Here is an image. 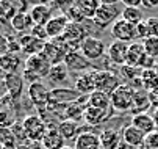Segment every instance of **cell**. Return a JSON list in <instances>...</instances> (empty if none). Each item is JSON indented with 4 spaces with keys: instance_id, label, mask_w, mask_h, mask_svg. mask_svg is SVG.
Segmentation results:
<instances>
[{
    "instance_id": "cell-1",
    "label": "cell",
    "mask_w": 158,
    "mask_h": 149,
    "mask_svg": "<svg viewBox=\"0 0 158 149\" xmlns=\"http://www.w3.org/2000/svg\"><path fill=\"white\" fill-rule=\"evenodd\" d=\"M50 69H52V65L46 60V57L42 53L31 55L24 63L22 77H24L25 82H28V85H31V83L41 82L42 79H47Z\"/></svg>"
},
{
    "instance_id": "cell-2",
    "label": "cell",
    "mask_w": 158,
    "mask_h": 149,
    "mask_svg": "<svg viewBox=\"0 0 158 149\" xmlns=\"http://www.w3.org/2000/svg\"><path fill=\"white\" fill-rule=\"evenodd\" d=\"M135 94H136L135 88H131L127 83H121L116 88V91L110 96L111 107L114 109V112H130L133 107Z\"/></svg>"
},
{
    "instance_id": "cell-3",
    "label": "cell",
    "mask_w": 158,
    "mask_h": 149,
    "mask_svg": "<svg viewBox=\"0 0 158 149\" xmlns=\"http://www.w3.org/2000/svg\"><path fill=\"white\" fill-rule=\"evenodd\" d=\"M121 14H122V11L118 3H102L100 2V8L97 10V13L93 19V24L97 28L103 30L108 25H113L118 19H121L119 17Z\"/></svg>"
},
{
    "instance_id": "cell-4",
    "label": "cell",
    "mask_w": 158,
    "mask_h": 149,
    "mask_svg": "<svg viewBox=\"0 0 158 149\" xmlns=\"http://www.w3.org/2000/svg\"><path fill=\"white\" fill-rule=\"evenodd\" d=\"M69 47H67V44L61 39H50L47 41L46 44H44V49H42V55L46 57V60L50 63L52 66L55 65H61V63H64V58L66 55L69 53Z\"/></svg>"
},
{
    "instance_id": "cell-5",
    "label": "cell",
    "mask_w": 158,
    "mask_h": 149,
    "mask_svg": "<svg viewBox=\"0 0 158 149\" xmlns=\"http://www.w3.org/2000/svg\"><path fill=\"white\" fill-rule=\"evenodd\" d=\"M88 36H91V35H89V32L86 30V27L83 24H72V22H69V25H67L64 35L61 36V39L67 44L69 50H80L83 41Z\"/></svg>"
},
{
    "instance_id": "cell-6",
    "label": "cell",
    "mask_w": 158,
    "mask_h": 149,
    "mask_svg": "<svg viewBox=\"0 0 158 149\" xmlns=\"http://www.w3.org/2000/svg\"><path fill=\"white\" fill-rule=\"evenodd\" d=\"M22 126H24V130L27 134V138L31 141H42V138L47 134V126L41 119L39 115H28L22 119Z\"/></svg>"
},
{
    "instance_id": "cell-7",
    "label": "cell",
    "mask_w": 158,
    "mask_h": 149,
    "mask_svg": "<svg viewBox=\"0 0 158 149\" xmlns=\"http://www.w3.org/2000/svg\"><path fill=\"white\" fill-rule=\"evenodd\" d=\"M50 91L52 90H49L47 85L44 82H36V83L28 85L27 94H28L31 105H35V109L42 110V109H46L50 102Z\"/></svg>"
},
{
    "instance_id": "cell-8",
    "label": "cell",
    "mask_w": 158,
    "mask_h": 149,
    "mask_svg": "<svg viewBox=\"0 0 158 149\" xmlns=\"http://www.w3.org/2000/svg\"><path fill=\"white\" fill-rule=\"evenodd\" d=\"M94 79H96V90L108 96H111L121 85V79L114 72L108 71H94Z\"/></svg>"
},
{
    "instance_id": "cell-9",
    "label": "cell",
    "mask_w": 158,
    "mask_h": 149,
    "mask_svg": "<svg viewBox=\"0 0 158 149\" xmlns=\"http://www.w3.org/2000/svg\"><path fill=\"white\" fill-rule=\"evenodd\" d=\"M111 36L114 38V41L131 44V42H135V38H138L136 36V27L128 24L124 19H118L116 22L111 25Z\"/></svg>"
},
{
    "instance_id": "cell-10",
    "label": "cell",
    "mask_w": 158,
    "mask_h": 149,
    "mask_svg": "<svg viewBox=\"0 0 158 149\" xmlns=\"http://www.w3.org/2000/svg\"><path fill=\"white\" fill-rule=\"evenodd\" d=\"M106 46H105V42L96 36H88L85 41H83V44L80 47L81 53L89 60V61H96L99 58H102L105 53H106Z\"/></svg>"
},
{
    "instance_id": "cell-11",
    "label": "cell",
    "mask_w": 158,
    "mask_h": 149,
    "mask_svg": "<svg viewBox=\"0 0 158 149\" xmlns=\"http://www.w3.org/2000/svg\"><path fill=\"white\" fill-rule=\"evenodd\" d=\"M114 115V109L110 107V109H93V107H88L85 110V121L88 126H102L106 121H110Z\"/></svg>"
},
{
    "instance_id": "cell-12",
    "label": "cell",
    "mask_w": 158,
    "mask_h": 149,
    "mask_svg": "<svg viewBox=\"0 0 158 149\" xmlns=\"http://www.w3.org/2000/svg\"><path fill=\"white\" fill-rule=\"evenodd\" d=\"M64 66L69 69V72H83L93 66V63L89 61L81 52L78 50H71L64 58Z\"/></svg>"
},
{
    "instance_id": "cell-13",
    "label": "cell",
    "mask_w": 158,
    "mask_h": 149,
    "mask_svg": "<svg viewBox=\"0 0 158 149\" xmlns=\"http://www.w3.org/2000/svg\"><path fill=\"white\" fill-rule=\"evenodd\" d=\"M128 47L130 44L127 42H121V41H113L106 49V57L111 60L113 65L116 66H124L127 63V55H128Z\"/></svg>"
},
{
    "instance_id": "cell-14",
    "label": "cell",
    "mask_w": 158,
    "mask_h": 149,
    "mask_svg": "<svg viewBox=\"0 0 158 149\" xmlns=\"http://www.w3.org/2000/svg\"><path fill=\"white\" fill-rule=\"evenodd\" d=\"M3 83H5L8 96H11L17 102L22 97V94H24L25 80H24V77H22V74H19V72L17 74H8V75H5Z\"/></svg>"
},
{
    "instance_id": "cell-15",
    "label": "cell",
    "mask_w": 158,
    "mask_h": 149,
    "mask_svg": "<svg viewBox=\"0 0 158 149\" xmlns=\"http://www.w3.org/2000/svg\"><path fill=\"white\" fill-rule=\"evenodd\" d=\"M67 25H69V19H67L64 14H55L46 25V30H47V36H49V41L50 39H58L64 35Z\"/></svg>"
},
{
    "instance_id": "cell-16",
    "label": "cell",
    "mask_w": 158,
    "mask_h": 149,
    "mask_svg": "<svg viewBox=\"0 0 158 149\" xmlns=\"http://www.w3.org/2000/svg\"><path fill=\"white\" fill-rule=\"evenodd\" d=\"M74 90L78 91L81 96H89L91 93L97 91L96 90V79H94V71L85 72L75 77L74 80Z\"/></svg>"
},
{
    "instance_id": "cell-17",
    "label": "cell",
    "mask_w": 158,
    "mask_h": 149,
    "mask_svg": "<svg viewBox=\"0 0 158 149\" xmlns=\"http://www.w3.org/2000/svg\"><path fill=\"white\" fill-rule=\"evenodd\" d=\"M146 137H147L146 134H143L139 129H136V127L131 126V124L125 126L124 129H122V141H124L127 146L135 147V149L144 146Z\"/></svg>"
},
{
    "instance_id": "cell-18",
    "label": "cell",
    "mask_w": 158,
    "mask_h": 149,
    "mask_svg": "<svg viewBox=\"0 0 158 149\" xmlns=\"http://www.w3.org/2000/svg\"><path fill=\"white\" fill-rule=\"evenodd\" d=\"M80 93L75 91L74 88H53L50 91V100L56 102V104H61V105H71V104H75L78 99H80Z\"/></svg>"
},
{
    "instance_id": "cell-19",
    "label": "cell",
    "mask_w": 158,
    "mask_h": 149,
    "mask_svg": "<svg viewBox=\"0 0 158 149\" xmlns=\"http://www.w3.org/2000/svg\"><path fill=\"white\" fill-rule=\"evenodd\" d=\"M53 11L50 10L49 5L46 3H38V5H33L28 11L31 20H33V25H41V27H46L47 22L53 17L52 14Z\"/></svg>"
},
{
    "instance_id": "cell-20",
    "label": "cell",
    "mask_w": 158,
    "mask_h": 149,
    "mask_svg": "<svg viewBox=\"0 0 158 149\" xmlns=\"http://www.w3.org/2000/svg\"><path fill=\"white\" fill-rule=\"evenodd\" d=\"M74 147L75 149H100V137L96 132H88L81 130L78 137L74 140Z\"/></svg>"
},
{
    "instance_id": "cell-21",
    "label": "cell",
    "mask_w": 158,
    "mask_h": 149,
    "mask_svg": "<svg viewBox=\"0 0 158 149\" xmlns=\"http://www.w3.org/2000/svg\"><path fill=\"white\" fill-rule=\"evenodd\" d=\"M17 42H19V46H20V50H22V52H25L28 57L41 53L42 49H44V44H46L44 41H39V39L33 38L30 33L22 35V36L17 39Z\"/></svg>"
},
{
    "instance_id": "cell-22",
    "label": "cell",
    "mask_w": 158,
    "mask_h": 149,
    "mask_svg": "<svg viewBox=\"0 0 158 149\" xmlns=\"http://www.w3.org/2000/svg\"><path fill=\"white\" fill-rule=\"evenodd\" d=\"M131 126H135L136 129H139L143 134L149 135L152 132L156 130V126H155V119L152 115L149 113H139V115H135L131 116Z\"/></svg>"
},
{
    "instance_id": "cell-23",
    "label": "cell",
    "mask_w": 158,
    "mask_h": 149,
    "mask_svg": "<svg viewBox=\"0 0 158 149\" xmlns=\"http://www.w3.org/2000/svg\"><path fill=\"white\" fill-rule=\"evenodd\" d=\"M69 75H71L69 69L64 66V63H61V65L52 66V69L47 75V80H49L50 85H53V87L61 88V85H64L67 80H69Z\"/></svg>"
},
{
    "instance_id": "cell-24",
    "label": "cell",
    "mask_w": 158,
    "mask_h": 149,
    "mask_svg": "<svg viewBox=\"0 0 158 149\" xmlns=\"http://www.w3.org/2000/svg\"><path fill=\"white\" fill-rule=\"evenodd\" d=\"M20 65H22V61H20V58L16 53L6 52L3 55H0V69L3 71L5 75H8V74H17Z\"/></svg>"
},
{
    "instance_id": "cell-25",
    "label": "cell",
    "mask_w": 158,
    "mask_h": 149,
    "mask_svg": "<svg viewBox=\"0 0 158 149\" xmlns=\"http://www.w3.org/2000/svg\"><path fill=\"white\" fill-rule=\"evenodd\" d=\"M99 137L102 149H118L122 143V134H119L114 129H105L102 134H99Z\"/></svg>"
},
{
    "instance_id": "cell-26",
    "label": "cell",
    "mask_w": 158,
    "mask_h": 149,
    "mask_svg": "<svg viewBox=\"0 0 158 149\" xmlns=\"http://www.w3.org/2000/svg\"><path fill=\"white\" fill-rule=\"evenodd\" d=\"M146 57V50H144V46L143 42H138L135 41L130 44L128 47V55H127V66H133V68H139V63L141 60Z\"/></svg>"
},
{
    "instance_id": "cell-27",
    "label": "cell",
    "mask_w": 158,
    "mask_h": 149,
    "mask_svg": "<svg viewBox=\"0 0 158 149\" xmlns=\"http://www.w3.org/2000/svg\"><path fill=\"white\" fill-rule=\"evenodd\" d=\"M10 25H11V28H13L14 32H19V33L28 32V33H30V30H31V27H33V20H31V17H30L28 13H17V14L11 19Z\"/></svg>"
},
{
    "instance_id": "cell-28",
    "label": "cell",
    "mask_w": 158,
    "mask_h": 149,
    "mask_svg": "<svg viewBox=\"0 0 158 149\" xmlns=\"http://www.w3.org/2000/svg\"><path fill=\"white\" fill-rule=\"evenodd\" d=\"M64 138L60 135L58 129H49L46 137L42 138L41 144L44 149H63L66 144H64Z\"/></svg>"
},
{
    "instance_id": "cell-29",
    "label": "cell",
    "mask_w": 158,
    "mask_h": 149,
    "mask_svg": "<svg viewBox=\"0 0 158 149\" xmlns=\"http://www.w3.org/2000/svg\"><path fill=\"white\" fill-rule=\"evenodd\" d=\"M150 97L149 94L144 91V90H139L135 94V100H133V107L130 112H133V116L135 115H139V113H147V110L150 109Z\"/></svg>"
},
{
    "instance_id": "cell-30",
    "label": "cell",
    "mask_w": 158,
    "mask_h": 149,
    "mask_svg": "<svg viewBox=\"0 0 158 149\" xmlns=\"http://www.w3.org/2000/svg\"><path fill=\"white\" fill-rule=\"evenodd\" d=\"M58 132L64 140H75L80 134V127L77 122L69 121V119H61V122L58 124Z\"/></svg>"
},
{
    "instance_id": "cell-31",
    "label": "cell",
    "mask_w": 158,
    "mask_h": 149,
    "mask_svg": "<svg viewBox=\"0 0 158 149\" xmlns=\"http://www.w3.org/2000/svg\"><path fill=\"white\" fill-rule=\"evenodd\" d=\"M88 107L93 109H110L111 107V97L102 91H94L88 97Z\"/></svg>"
},
{
    "instance_id": "cell-32",
    "label": "cell",
    "mask_w": 158,
    "mask_h": 149,
    "mask_svg": "<svg viewBox=\"0 0 158 149\" xmlns=\"http://www.w3.org/2000/svg\"><path fill=\"white\" fill-rule=\"evenodd\" d=\"M75 5L80 8V11L85 14L86 19H94L97 10L100 8V2H97V0H77Z\"/></svg>"
},
{
    "instance_id": "cell-33",
    "label": "cell",
    "mask_w": 158,
    "mask_h": 149,
    "mask_svg": "<svg viewBox=\"0 0 158 149\" xmlns=\"http://www.w3.org/2000/svg\"><path fill=\"white\" fill-rule=\"evenodd\" d=\"M121 19L127 20L128 24H131V25L136 27L139 22H143V20H144V14H143L141 8H128V6H125V8L122 10Z\"/></svg>"
},
{
    "instance_id": "cell-34",
    "label": "cell",
    "mask_w": 158,
    "mask_h": 149,
    "mask_svg": "<svg viewBox=\"0 0 158 149\" xmlns=\"http://www.w3.org/2000/svg\"><path fill=\"white\" fill-rule=\"evenodd\" d=\"M141 82L144 90L153 91L158 88V69H146L141 72Z\"/></svg>"
},
{
    "instance_id": "cell-35",
    "label": "cell",
    "mask_w": 158,
    "mask_h": 149,
    "mask_svg": "<svg viewBox=\"0 0 158 149\" xmlns=\"http://www.w3.org/2000/svg\"><path fill=\"white\" fill-rule=\"evenodd\" d=\"M64 119H69V121H74L78 124L81 119H85V109L81 105H78L77 102L67 105V109L64 112Z\"/></svg>"
},
{
    "instance_id": "cell-36",
    "label": "cell",
    "mask_w": 158,
    "mask_h": 149,
    "mask_svg": "<svg viewBox=\"0 0 158 149\" xmlns=\"http://www.w3.org/2000/svg\"><path fill=\"white\" fill-rule=\"evenodd\" d=\"M17 14L14 2H0V22L10 24L11 19Z\"/></svg>"
},
{
    "instance_id": "cell-37",
    "label": "cell",
    "mask_w": 158,
    "mask_h": 149,
    "mask_svg": "<svg viewBox=\"0 0 158 149\" xmlns=\"http://www.w3.org/2000/svg\"><path fill=\"white\" fill-rule=\"evenodd\" d=\"M0 143L3 147H17V140L11 130V127H2L0 129Z\"/></svg>"
},
{
    "instance_id": "cell-38",
    "label": "cell",
    "mask_w": 158,
    "mask_h": 149,
    "mask_svg": "<svg viewBox=\"0 0 158 149\" xmlns=\"http://www.w3.org/2000/svg\"><path fill=\"white\" fill-rule=\"evenodd\" d=\"M64 16L69 19V22H72V24H83L85 20H86V17H85V14L80 11V8L75 5V2L66 10V13H64Z\"/></svg>"
},
{
    "instance_id": "cell-39",
    "label": "cell",
    "mask_w": 158,
    "mask_h": 149,
    "mask_svg": "<svg viewBox=\"0 0 158 149\" xmlns=\"http://www.w3.org/2000/svg\"><path fill=\"white\" fill-rule=\"evenodd\" d=\"M143 46H144V50L149 57L152 58H158V38H149L146 41H143Z\"/></svg>"
},
{
    "instance_id": "cell-40",
    "label": "cell",
    "mask_w": 158,
    "mask_h": 149,
    "mask_svg": "<svg viewBox=\"0 0 158 149\" xmlns=\"http://www.w3.org/2000/svg\"><path fill=\"white\" fill-rule=\"evenodd\" d=\"M30 35L39 41H44V42H47L49 41V36H47V30L46 27H41V25H33L31 30H30Z\"/></svg>"
},
{
    "instance_id": "cell-41",
    "label": "cell",
    "mask_w": 158,
    "mask_h": 149,
    "mask_svg": "<svg viewBox=\"0 0 158 149\" xmlns=\"http://www.w3.org/2000/svg\"><path fill=\"white\" fill-rule=\"evenodd\" d=\"M136 36H138L139 39H143V41L152 38V36H150V32H149V27H147V22H146V19L136 25Z\"/></svg>"
},
{
    "instance_id": "cell-42",
    "label": "cell",
    "mask_w": 158,
    "mask_h": 149,
    "mask_svg": "<svg viewBox=\"0 0 158 149\" xmlns=\"http://www.w3.org/2000/svg\"><path fill=\"white\" fill-rule=\"evenodd\" d=\"M144 147L146 149H158V132H152L146 137V141H144Z\"/></svg>"
},
{
    "instance_id": "cell-43",
    "label": "cell",
    "mask_w": 158,
    "mask_h": 149,
    "mask_svg": "<svg viewBox=\"0 0 158 149\" xmlns=\"http://www.w3.org/2000/svg\"><path fill=\"white\" fill-rule=\"evenodd\" d=\"M146 22H147V27H149L150 36L158 38V17H147V19H146Z\"/></svg>"
},
{
    "instance_id": "cell-44",
    "label": "cell",
    "mask_w": 158,
    "mask_h": 149,
    "mask_svg": "<svg viewBox=\"0 0 158 149\" xmlns=\"http://www.w3.org/2000/svg\"><path fill=\"white\" fill-rule=\"evenodd\" d=\"M17 149H44L42 144L39 141H31V140H27L24 143L17 144Z\"/></svg>"
},
{
    "instance_id": "cell-45",
    "label": "cell",
    "mask_w": 158,
    "mask_h": 149,
    "mask_svg": "<svg viewBox=\"0 0 158 149\" xmlns=\"http://www.w3.org/2000/svg\"><path fill=\"white\" fill-rule=\"evenodd\" d=\"M143 6L144 8H155V6H158V0H143Z\"/></svg>"
},
{
    "instance_id": "cell-46",
    "label": "cell",
    "mask_w": 158,
    "mask_h": 149,
    "mask_svg": "<svg viewBox=\"0 0 158 149\" xmlns=\"http://www.w3.org/2000/svg\"><path fill=\"white\" fill-rule=\"evenodd\" d=\"M153 119H155V126H156V132H158V107L156 109H153Z\"/></svg>"
},
{
    "instance_id": "cell-47",
    "label": "cell",
    "mask_w": 158,
    "mask_h": 149,
    "mask_svg": "<svg viewBox=\"0 0 158 149\" xmlns=\"http://www.w3.org/2000/svg\"><path fill=\"white\" fill-rule=\"evenodd\" d=\"M63 149H75V147H71V146H64Z\"/></svg>"
},
{
    "instance_id": "cell-48",
    "label": "cell",
    "mask_w": 158,
    "mask_h": 149,
    "mask_svg": "<svg viewBox=\"0 0 158 149\" xmlns=\"http://www.w3.org/2000/svg\"><path fill=\"white\" fill-rule=\"evenodd\" d=\"M0 149H3V146H2V143H0Z\"/></svg>"
},
{
    "instance_id": "cell-49",
    "label": "cell",
    "mask_w": 158,
    "mask_h": 149,
    "mask_svg": "<svg viewBox=\"0 0 158 149\" xmlns=\"http://www.w3.org/2000/svg\"><path fill=\"white\" fill-rule=\"evenodd\" d=\"M138 149H146V147H144V146H143V147H138Z\"/></svg>"
},
{
    "instance_id": "cell-50",
    "label": "cell",
    "mask_w": 158,
    "mask_h": 149,
    "mask_svg": "<svg viewBox=\"0 0 158 149\" xmlns=\"http://www.w3.org/2000/svg\"><path fill=\"white\" fill-rule=\"evenodd\" d=\"M100 149H102V147H100Z\"/></svg>"
}]
</instances>
